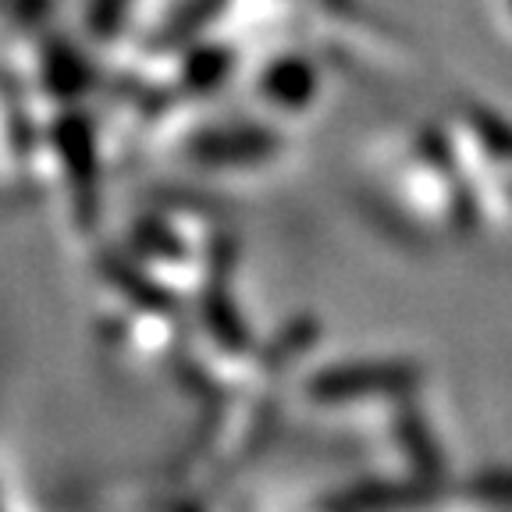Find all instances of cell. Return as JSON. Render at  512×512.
Masks as SVG:
<instances>
[{
  "mask_svg": "<svg viewBox=\"0 0 512 512\" xmlns=\"http://www.w3.org/2000/svg\"><path fill=\"white\" fill-rule=\"evenodd\" d=\"M313 72L306 68V64H281L278 72L267 79V89H271L274 96H278L281 104H303V100H310L313 96Z\"/></svg>",
  "mask_w": 512,
  "mask_h": 512,
  "instance_id": "cell-5",
  "label": "cell"
},
{
  "mask_svg": "<svg viewBox=\"0 0 512 512\" xmlns=\"http://www.w3.org/2000/svg\"><path fill=\"white\" fill-rule=\"evenodd\" d=\"M431 495V480H420V484H360V488L335 495L331 505H338V509H395V505H424L431 502Z\"/></svg>",
  "mask_w": 512,
  "mask_h": 512,
  "instance_id": "cell-2",
  "label": "cell"
},
{
  "mask_svg": "<svg viewBox=\"0 0 512 512\" xmlns=\"http://www.w3.org/2000/svg\"><path fill=\"white\" fill-rule=\"evenodd\" d=\"M470 495L491 505H512V470L480 473L477 480H470Z\"/></svg>",
  "mask_w": 512,
  "mask_h": 512,
  "instance_id": "cell-6",
  "label": "cell"
},
{
  "mask_svg": "<svg viewBox=\"0 0 512 512\" xmlns=\"http://www.w3.org/2000/svg\"><path fill=\"white\" fill-rule=\"evenodd\" d=\"M399 438L406 441V452H409V459H413V470L420 473V480L438 484L445 463H441V452H438V445H434L431 431H427L424 420H420L413 409H406V413L399 416Z\"/></svg>",
  "mask_w": 512,
  "mask_h": 512,
  "instance_id": "cell-3",
  "label": "cell"
},
{
  "mask_svg": "<svg viewBox=\"0 0 512 512\" xmlns=\"http://www.w3.org/2000/svg\"><path fill=\"white\" fill-rule=\"evenodd\" d=\"M470 128L477 143L498 160L512 168V125L505 118H498L495 111H470Z\"/></svg>",
  "mask_w": 512,
  "mask_h": 512,
  "instance_id": "cell-4",
  "label": "cell"
},
{
  "mask_svg": "<svg viewBox=\"0 0 512 512\" xmlns=\"http://www.w3.org/2000/svg\"><path fill=\"white\" fill-rule=\"evenodd\" d=\"M509 4H512V0H509Z\"/></svg>",
  "mask_w": 512,
  "mask_h": 512,
  "instance_id": "cell-7",
  "label": "cell"
},
{
  "mask_svg": "<svg viewBox=\"0 0 512 512\" xmlns=\"http://www.w3.org/2000/svg\"><path fill=\"white\" fill-rule=\"evenodd\" d=\"M424 370L413 360H360L331 367L310 381V395L328 406H349V402L370 399H406L420 388Z\"/></svg>",
  "mask_w": 512,
  "mask_h": 512,
  "instance_id": "cell-1",
  "label": "cell"
}]
</instances>
